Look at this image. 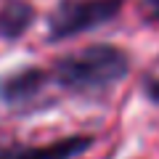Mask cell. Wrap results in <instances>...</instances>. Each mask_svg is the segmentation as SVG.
Returning <instances> with one entry per match:
<instances>
[{
    "label": "cell",
    "instance_id": "1",
    "mask_svg": "<svg viewBox=\"0 0 159 159\" xmlns=\"http://www.w3.org/2000/svg\"><path fill=\"white\" fill-rule=\"evenodd\" d=\"M130 61L117 45H88L77 53L61 56L51 77L69 93H103L125 80Z\"/></svg>",
    "mask_w": 159,
    "mask_h": 159
},
{
    "label": "cell",
    "instance_id": "2",
    "mask_svg": "<svg viewBox=\"0 0 159 159\" xmlns=\"http://www.w3.org/2000/svg\"><path fill=\"white\" fill-rule=\"evenodd\" d=\"M125 0H61L48 16V40L74 37L117 19Z\"/></svg>",
    "mask_w": 159,
    "mask_h": 159
},
{
    "label": "cell",
    "instance_id": "3",
    "mask_svg": "<svg viewBox=\"0 0 159 159\" xmlns=\"http://www.w3.org/2000/svg\"><path fill=\"white\" fill-rule=\"evenodd\" d=\"M51 74L40 66H24V69H16V72L6 74L0 80V101L6 106H13V109H21V106H29L32 101H37L45 90Z\"/></svg>",
    "mask_w": 159,
    "mask_h": 159
},
{
    "label": "cell",
    "instance_id": "4",
    "mask_svg": "<svg viewBox=\"0 0 159 159\" xmlns=\"http://www.w3.org/2000/svg\"><path fill=\"white\" fill-rule=\"evenodd\" d=\"M93 146V138L72 135L45 146H0V159H74Z\"/></svg>",
    "mask_w": 159,
    "mask_h": 159
},
{
    "label": "cell",
    "instance_id": "5",
    "mask_svg": "<svg viewBox=\"0 0 159 159\" xmlns=\"http://www.w3.org/2000/svg\"><path fill=\"white\" fill-rule=\"evenodd\" d=\"M34 21V8L24 0H6L0 6V37L16 40Z\"/></svg>",
    "mask_w": 159,
    "mask_h": 159
},
{
    "label": "cell",
    "instance_id": "6",
    "mask_svg": "<svg viewBox=\"0 0 159 159\" xmlns=\"http://www.w3.org/2000/svg\"><path fill=\"white\" fill-rule=\"evenodd\" d=\"M148 6H151V11H154V16L159 19V0H148Z\"/></svg>",
    "mask_w": 159,
    "mask_h": 159
}]
</instances>
